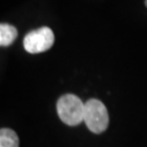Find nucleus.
Segmentation results:
<instances>
[{"instance_id": "f257e3e1", "label": "nucleus", "mask_w": 147, "mask_h": 147, "mask_svg": "<svg viewBox=\"0 0 147 147\" xmlns=\"http://www.w3.org/2000/svg\"><path fill=\"white\" fill-rule=\"evenodd\" d=\"M57 112L64 124L70 126L79 125L84 121L85 104L76 95H62L57 101Z\"/></svg>"}, {"instance_id": "f03ea898", "label": "nucleus", "mask_w": 147, "mask_h": 147, "mask_svg": "<svg viewBox=\"0 0 147 147\" xmlns=\"http://www.w3.org/2000/svg\"><path fill=\"white\" fill-rule=\"evenodd\" d=\"M84 122L90 132L100 134L109 125V113L106 106L96 98L88 99L85 102Z\"/></svg>"}, {"instance_id": "7ed1b4c3", "label": "nucleus", "mask_w": 147, "mask_h": 147, "mask_svg": "<svg viewBox=\"0 0 147 147\" xmlns=\"http://www.w3.org/2000/svg\"><path fill=\"white\" fill-rule=\"evenodd\" d=\"M53 42L55 35L53 30L47 26H42L28 32L23 39V46L27 53H40L49 50L53 47Z\"/></svg>"}, {"instance_id": "20e7f679", "label": "nucleus", "mask_w": 147, "mask_h": 147, "mask_svg": "<svg viewBox=\"0 0 147 147\" xmlns=\"http://www.w3.org/2000/svg\"><path fill=\"white\" fill-rule=\"evenodd\" d=\"M18 30L13 25L1 23L0 24V45L1 47H8L16 39Z\"/></svg>"}, {"instance_id": "39448f33", "label": "nucleus", "mask_w": 147, "mask_h": 147, "mask_svg": "<svg viewBox=\"0 0 147 147\" xmlns=\"http://www.w3.org/2000/svg\"><path fill=\"white\" fill-rule=\"evenodd\" d=\"M20 141L16 132L3 127L0 130V147H19Z\"/></svg>"}, {"instance_id": "423d86ee", "label": "nucleus", "mask_w": 147, "mask_h": 147, "mask_svg": "<svg viewBox=\"0 0 147 147\" xmlns=\"http://www.w3.org/2000/svg\"><path fill=\"white\" fill-rule=\"evenodd\" d=\"M145 5H146V8H147V0H145Z\"/></svg>"}]
</instances>
